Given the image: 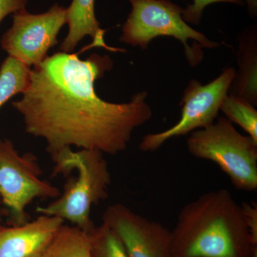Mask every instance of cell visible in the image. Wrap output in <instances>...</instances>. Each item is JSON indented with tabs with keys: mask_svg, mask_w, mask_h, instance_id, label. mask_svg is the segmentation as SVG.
Instances as JSON below:
<instances>
[{
	"mask_svg": "<svg viewBox=\"0 0 257 257\" xmlns=\"http://www.w3.org/2000/svg\"><path fill=\"white\" fill-rule=\"evenodd\" d=\"M113 65L108 55L93 53L82 60L59 52L32 67L21 99L13 106L23 116L25 131L43 139L51 156L72 147L116 155L127 148L135 128L151 119L147 91L124 103L97 95L96 81Z\"/></svg>",
	"mask_w": 257,
	"mask_h": 257,
	"instance_id": "obj_1",
	"label": "cell"
},
{
	"mask_svg": "<svg viewBox=\"0 0 257 257\" xmlns=\"http://www.w3.org/2000/svg\"><path fill=\"white\" fill-rule=\"evenodd\" d=\"M171 234L173 257H251L256 246L241 206L225 189L184 206Z\"/></svg>",
	"mask_w": 257,
	"mask_h": 257,
	"instance_id": "obj_2",
	"label": "cell"
},
{
	"mask_svg": "<svg viewBox=\"0 0 257 257\" xmlns=\"http://www.w3.org/2000/svg\"><path fill=\"white\" fill-rule=\"evenodd\" d=\"M55 162L54 176L69 175L76 170L77 176L69 179L58 197L45 207L37 208L44 215L67 220L89 232L94 226L91 209L108 197L111 175L107 162L101 152L65 148L52 155Z\"/></svg>",
	"mask_w": 257,
	"mask_h": 257,
	"instance_id": "obj_3",
	"label": "cell"
},
{
	"mask_svg": "<svg viewBox=\"0 0 257 257\" xmlns=\"http://www.w3.org/2000/svg\"><path fill=\"white\" fill-rule=\"evenodd\" d=\"M187 147L192 156L215 163L238 190H256L257 142L241 135L224 116L191 133Z\"/></svg>",
	"mask_w": 257,
	"mask_h": 257,
	"instance_id": "obj_4",
	"label": "cell"
},
{
	"mask_svg": "<svg viewBox=\"0 0 257 257\" xmlns=\"http://www.w3.org/2000/svg\"><path fill=\"white\" fill-rule=\"evenodd\" d=\"M132 11L121 28L119 41L146 50L150 42L158 37H172L184 48L191 67H195L204 58L202 50L189 46V40L197 42L201 48L220 46L202 32L194 30L182 18L183 8L170 0H128Z\"/></svg>",
	"mask_w": 257,
	"mask_h": 257,
	"instance_id": "obj_5",
	"label": "cell"
},
{
	"mask_svg": "<svg viewBox=\"0 0 257 257\" xmlns=\"http://www.w3.org/2000/svg\"><path fill=\"white\" fill-rule=\"evenodd\" d=\"M42 175L36 156L21 155L10 140L0 139V200L8 209L12 224L28 221L27 207L35 199L60 195L58 188L42 179Z\"/></svg>",
	"mask_w": 257,
	"mask_h": 257,
	"instance_id": "obj_6",
	"label": "cell"
},
{
	"mask_svg": "<svg viewBox=\"0 0 257 257\" xmlns=\"http://www.w3.org/2000/svg\"><path fill=\"white\" fill-rule=\"evenodd\" d=\"M235 72L234 67H227L206 84L191 79L179 103L182 107L180 119L168 130L144 136L140 150L145 152L157 151L170 139L188 135L213 124L217 119L223 101L229 94Z\"/></svg>",
	"mask_w": 257,
	"mask_h": 257,
	"instance_id": "obj_7",
	"label": "cell"
},
{
	"mask_svg": "<svg viewBox=\"0 0 257 257\" xmlns=\"http://www.w3.org/2000/svg\"><path fill=\"white\" fill-rule=\"evenodd\" d=\"M13 20L2 37V48L32 69L42 63L58 43L57 36L67 24V8L55 4L41 14L24 10L13 15Z\"/></svg>",
	"mask_w": 257,
	"mask_h": 257,
	"instance_id": "obj_8",
	"label": "cell"
},
{
	"mask_svg": "<svg viewBox=\"0 0 257 257\" xmlns=\"http://www.w3.org/2000/svg\"><path fill=\"white\" fill-rule=\"evenodd\" d=\"M121 240L128 257H173L171 231L122 204L109 206L102 216Z\"/></svg>",
	"mask_w": 257,
	"mask_h": 257,
	"instance_id": "obj_9",
	"label": "cell"
},
{
	"mask_svg": "<svg viewBox=\"0 0 257 257\" xmlns=\"http://www.w3.org/2000/svg\"><path fill=\"white\" fill-rule=\"evenodd\" d=\"M64 222L41 214L23 224L0 225V257H43Z\"/></svg>",
	"mask_w": 257,
	"mask_h": 257,
	"instance_id": "obj_10",
	"label": "cell"
},
{
	"mask_svg": "<svg viewBox=\"0 0 257 257\" xmlns=\"http://www.w3.org/2000/svg\"><path fill=\"white\" fill-rule=\"evenodd\" d=\"M95 0H72L67 8L68 33L61 43L60 52L72 53L85 37L92 39L94 47H103L110 52H124L106 45L104 37L106 30H102L95 15Z\"/></svg>",
	"mask_w": 257,
	"mask_h": 257,
	"instance_id": "obj_11",
	"label": "cell"
},
{
	"mask_svg": "<svg viewBox=\"0 0 257 257\" xmlns=\"http://www.w3.org/2000/svg\"><path fill=\"white\" fill-rule=\"evenodd\" d=\"M236 52L238 70L229 94L242 98L257 106V29L248 28L239 35Z\"/></svg>",
	"mask_w": 257,
	"mask_h": 257,
	"instance_id": "obj_12",
	"label": "cell"
},
{
	"mask_svg": "<svg viewBox=\"0 0 257 257\" xmlns=\"http://www.w3.org/2000/svg\"><path fill=\"white\" fill-rule=\"evenodd\" d=\"M43 257H92L88 233L75 226L62 225Z\"/></svg>",
	"mask_w": 257,
	"mask_h": 257,
	"instance_id": "obj_13",
	"label": "cell"
},
{
	"mask_svg": "<svg viewBox=\"0 0 257 257\" xmlns=\"http://www.w3.org/2000/svg\"><path fill=\"white\" fill-rule=\"evenodd\" d=\"M31 68L10 56L3 61L0 67V109L13 96L23 92Z\"/></svg>",
	"mask_w": 257,
	"mask_h": 257,
	"instance_id": "obj_14",
	"label": "cell"
},
{
	"mask_svg": "<svg viewBox=\"0 0 257 257\" xmlns=\"http://www.w3.org/2000/svg\"><path fill=\"white\" fill-rule=\"evenodd\" d=\"M220 111L230 122L239 125L257 142L256 106L242 98L228 94L221 104Z\"/></svg>",
	"mask_w": 257,
	"mask_h": 257,
	"instance_id": "obj_15",
	"label": "cell"
},
{
	"mask_svg": "<svg viewBox=\"0 0 257 257\" xmlns=\"http://www.w3.org/2000/svg\"><path fill=\"white\" fill-rule=\"evenodd\" d=\"M88 235L92 257H128L117 235L104 223L94 226Z\"/></svg>",
	"mask_w": 257,
	"mask_h": 257,
	"instance_id": "obj_16",
	"label": "cell"
},
{
	"mask_svg": "<svg viewBox=\"0 0 257 257\" xmlns=\"http://www.w3.org/2000/svg\"><path fill=\"white\" fill-rule=\"evenodd\" d=\"M219 3H231L239 6H243L245 4L243 0H193L192 4L189 5L184 9L182 18L187 24L199 25L204 9L209 5Z\"/></svg>",
	"mask_w": 257,
	"mask_h": 257,
	"instance_id": "obj_17",
	"label": "cell"
},
{
	"mask_svg": "<svg viewBox=\"0 0 257 257\" xmlns=\"http://www.w3.org/2000/svg\"><path fill=\"white\" fill-rule=\"evenodd\" d=\"M241 208L245 218H246V224L251 234V240L253 245H257V205L256 202L243 203Z\"/></svg>",
	"mask_w": 257,
	"mask_h": 257,
	"instance_id": "obj_18",
	"label": "cell"
},
{
	"mask_svg": "<svg viewBox=\"0 0 257 257\" xmlns=\"http://www.w3.org/2000/svg\"><path fill=\"white\" fill-rule=\"evenodd\" d=\"M28 0H0V23L8 15L26 10Z\"/></svg>",
	"mask_w": 257,
	"mask_h": 257,
	"instance_id": "obj_19",
	"label": "cell"
},
{
	"mask_svg": "<svg viewBox=\"0 0 257 257\" xmlns=\"http://www.w3.org/2000/svg\"><path fill=\"white\" fill-rule=\"evenodd\" d=\"M247 6L248 14L252 18H255L257 15V0H243Z\"/></svg>",
	"mask_w": 257,
	"mask_h": 257,
	"instance_id": "obj_20",
	"label": "cell"
},
{
	"mask_svg": "<svg viewBox=\"0 0 257 257\" xmlns=\"http://www.w3.org/2000/svg\"><path fill=\"white\" fill-rule=\"evenodd\" d=\"M251 257H257V246L253 247L252 256Z\"/></svg>",
	"mask_w": 257,
	"mask_h": 257,
	"instance_id": "obj_21",
	"label": "cell"
}]
</instances>
